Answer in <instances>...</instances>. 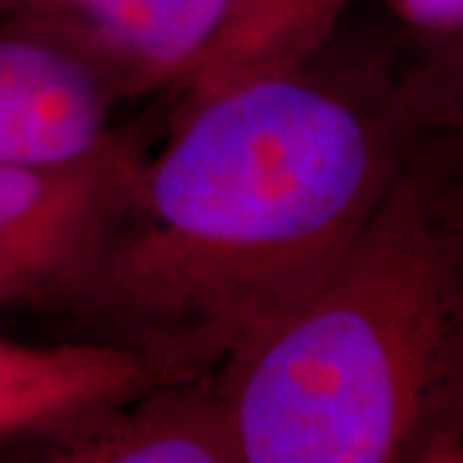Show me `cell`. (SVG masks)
Masks as SVG:
<instances>
[{
	"label": "cell",
	"instance_id": "7a4b0ae2",
	"mask_svg": "<svg viewBox=\"0 0 463 463\" xmlns=\"http://www.w3.org/2000/svg\"><path fill=\"white\" fill-rule=\"evenodd\" d=\"M242 463H463V132L435 121L330 276L216 373Z\"/></svg>",
	"mask_w": 463,
	"mask_h": 463
},
{
	"label": "cell",
	"instance_id": "9c48e42d",
	"mask_svg": "<svg viewBox=\"0 0 463 463\" xmlns=\"http://www.w3.org/2000/svg\"><path fill=\"white\" fill-rule=\"evenodd\" d=\"M414 62L438 121L463 132V44L428 57L414 54Z\"/></svg>",
	"mask_w": 463,
	"mask_h": 463
},
{
	"label": "cell",
	"instance_id": "ba28073f",
	"mask_svg": "<svg viewBox=\"0 0 463 463\" xmlns=\"http://www.w3.org/2000/svg\"><path fill=\"white\" fill-rule=\"evenodd\" d=\"M417 57L463 44V0H371Z\"/></svg>",
	"mask_w": 463,
	"mask_h": 463
},
{
	"label": "cell",
	"instance_id": "3957f363",
	"mask_svg": "<svg viewBox=\"0 0 463 463\" xmlns=\"http://www.w3.org/2000/svg\"><path fill=\"white\" fill-rule=\"evenodd\" d=\"M361 0H60L129 72L137 93L183 103L294 60L327 39Z\"/></svg>",
	"mask_w": 463,
	"mask_h": 463
},
{
	"label": "cell",
	"instance_id": "8992f818",
	"mask_svg": "<svg viewBox=\"0 0 463 463\" xmlns=\"http://www.w3.org/2000/svg\"><path fill=\"white\" fill-rule=\"evenodd\" d=\"M62 463H242L216 376L167 379L33 443Z\"/></svg>",
	"mask_w": 463,
	"mask_h": 463
},
{
	"label": "cell",
	"instance_id": "52a82bcc",
	"mask_svg": "<svg viewBox=\"0 0 463 463\" xmlns=\"http://www.w3.org/2000/svg\"><path fill=\"white\" fill-rule=\"evenodd\" d=\"M167 379L178 376L134 350L93 337L39 345L0 335V443H39Z\"/></svg>",
	"mask_w": 463,
	"mask_h": 463
},
{
	"label": "cell",
	"instance_id": "277c9868",
	"mask_svg": "<svg viewBox=\"0 0 463 463\" xmlns=\"http://www.w3.org/2000/svg\"><path fill=\"white\" fill-rule=\"evenodd\" d=\"M147 155L137 134L116 129L75 160L0 165V312L72 317Z\"/></svg>",
	"mask_w": 463,
	"mask_h": 463
},
{
	"label": "cell",
	"instance_id": "5b68a950",
	"mask_svg": "<svg viewBox=\"0 0 463 463\" xmlns=\"http://www.w3.org/2000/svg\"><path fill=\"white\" fill-rule=\"evenodd\" d=\"M129 99V72L65 11L0 29V165L83 157L116 132V109Z\"/></svg>",
	"mask_w": 463,
	"mask_h": 463
},
{
	"label": "cell",
	"instance_id": "6da1fadb",
	"mask_svg": "<svg viewBox=\"0 0 463 463\" xmlns=\"http://www.w3.org/2000/svg\"><path fill=\"white\" fill-rule=\"evenodd\" d=\"M435 121L407 44L350 11L183 103L70 319L178 379L216 376L315 294Z\"/></svg>",
	"mask_w": 463,
	"mask_h": 463
}]
</instances>
